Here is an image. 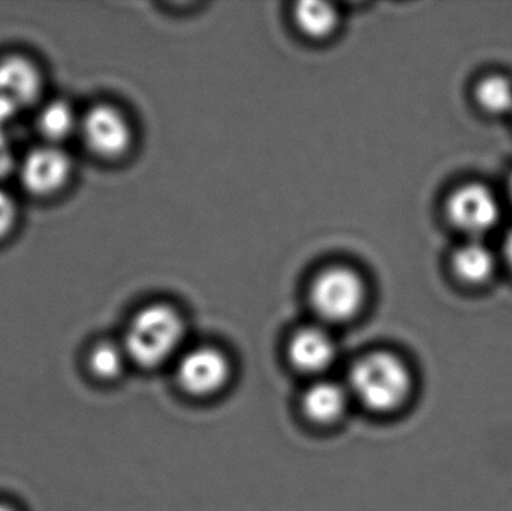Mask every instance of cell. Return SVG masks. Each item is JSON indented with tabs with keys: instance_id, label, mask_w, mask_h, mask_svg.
<instances>
[{
	"instance_id": "cell-1",
	"label": "cell",
	"mask_w": 512,
	"mask_h": 511,
	"mask_svg": "<svg viewBox=\"0 0 512 511\" xmlns=\"http://www.w3.org/2000/svg\"><path fill=\"white\" fill-rule=\"evenodd\" d=\"M349 395L376 414L394 413L411 398L414 377L397 354L373 351L360 357L349 369Z\"/></svg>"
},
{
	"instance_id": "cell-2",
	"label": "cell",
	"mask_w": 512,
	"mask_h": 511,
	"mask_svg": "<svg viewBox=\"0 0 512 511\" xmlns=\"http://www.w3.org/2000/svg\"><path fill=\"white\" fill-rule=\"evenodd\" d=\"M185 323L182 315L168 305L141 309L126 327L122 347L129 362L144 369L158 368L182 347Z\"/></svg>"
},
{
	"instance_id": "cell-3",
	"label": "cell",
	"mask_w": 512,
	"mask_h": 511,
	"mask_svg": "<svg viewBox=\"0 0 512 511\" xmlns=\"http://www.w3.org/2000/svg\"><path fill=\"white\" fill-rule=\"evenodd\" d=\"M366 302V285L349 267H330L316 276L310 287V305L327 324L354 320Z\"/></svg>"
},
{
	"instance_id": "cell-4",
	"label": "cell",
	"mask_w": 512,
	"mask_h": 511,
	"mask_svg": "<svg viewBox=\"0 0 512 511\" xmlns=\"http://www.w3.org/2000/svg\"><path fill=\"white\" fill-rule=\"evenodd\" d=\"M84 146L101 159H119L132 146V128L119 108L110 104L93 105L80 119Z\"/></svg>"
},
{
	"instance_id": "cell-5",
	"label": "cell",
	"mask_w": 512,
	"mask_h": 511,
	"mask_svg": "<svg viewBox=\"0 0 512 511\" xmlns=\"http://www.w3.org/2000/svg\"><path fill=\"white\" fill-rule=\"evenodd\" d=\"M231 362L215 347H197L186 351L177 362L179 386L195 398L218 395L231 378Z\"/></svg>"
},
{
	"instance_id": "cell-6",
	"label": "cell",
	"mask_w": 512,
	"mask_h": 511,
	"mask_svg": "<svg viewBox=\"0 0 512 511\" xmlns=\"http://www.w3.org/2000/svg\"><path fill=\"white\" fill-rule=\"evenodd\" d=\"M18 171L21 185L29 194L51 197L62 191L71 179V156L62 147L45 143L24 156Z\"/></svg>"
},
{
	"instance_id": "cell-7",
	"label": "cell",
	"mask_w": 512,
	"mask_h": 511,
	"mask_svg": "<svg viewBox=\"0 0 512 511\" xmlns=\"http://www.w3.org/2000/svg\"><path fill=\"white\" fill-rule=\"evenodd\" d=\"M450 221L471 234L486 233L498 224L501 206L486 186L471 183L454 191L447 204Z\"/></svg>"
},
{
	"instance_id": "cell-8",
	"label": "cell",
	"mask_w": 512,
	"mask_h": 511,
	"mask_svg": "<svg viewBox=\"0 0 512 511\" xmlns=\"http://www.w3.org/2000/svg\"><path fill=\"white\" fill-rule=\"evenodd\" d=\"M42 93V74L29 57L9 54L0 59V101L14 110L27 108Z\"/></svg>"
},
{
	"instance_id": "cell-9",
	"label": "cell",
	"mask_w": 512,
	"mask_h": 511,
	"mask_svg": "<svg viewBox=\"0 0 512 511\" xmlns=\"http://www.w3.org/2000/svg\"><path fill=\"white\" fill-rule=\"evenodd\" d=\"M336 356V342L322 327H304L288 344V359L295 371L312 377L325 374L336 362Z\"/></svg>"
},
{
	"instance_id": "cell-10",
	"label": "cell",
	"mask_w": 512,
	"mask_h": 511,
	"mask_svg": "<svg viewBox=\"0 0 512 511\" xmlns=\"http://www.w3.org/2000/svg\"><path fill=\"white\" fill-rule=\"evenodd\" d=\"M351 399L348 387L337 381L319 378L301 396V410L306 419L315 425H334L345 416Z\"/></svg>"
},
{
	"instance_id": "cell-11",
	"label": "cell",
	"mask_w": 512,
	"mask_h": 511,
	"mask_svg": "<svg viewBox=\"0 0 512 511\" xmlns=\"http://www.w3.org/2000/svg\"><path fill=\"white\" fill-rule=\"evenodd\" d=\"M36 128L47 144L60 146L80 129V119L66 101H51L39 110Z\"/></svg>"
},
{
	"instance_id": "cell-12",
	"label": "cell",
	"mask_w": 512,
	"mask_h": 511,
	"mask_svg": "<svg viewBox=\"0 0 512 511\" xmlns=\"http://www.w3.org/2000/svg\"><path fill=\"white\" fill-rule=\"evenodd\" d=\"M454 272L469 284H481L492 276L495 270V257L483 243H466L457 249L453 258Z\"/></svg>"
},
{
	"instance_id": "cell-13",
	"label": "cell",
	"mask_w": 512,
	"mask_h": 511,
	"mask_svg": "<svg viewBox=\"0 0 512 511\" xmlns=\"http://www.w3.org/2000/svg\"><path fill=\"white\" fill-rule=\"evenodd\" d=\"M128 363L131 362H129L122 344L99 342V344L93 345L87 353V371L101 383H113V381L119 380Z\"/></svg>"
},
{
	"instance_id": "cell-14",
	"label": "cell",
	"mask_w": 512,
	"mask_h": 511,
	"mask_svg": "<svg viewBox=\"0 0 512 511\" xmlns=\"http://www.w3.org/2000/svg\"><path fill=\"white\" fill-rule=\"evenodd\" d=\"M294 15L301 32L310 38H327L339 23V14L333 5L315 0L298 3Z\"/></svg>"
},
{
	"instance_id": "cell-15",
	"label": "cell",
	"mask_w": 512,
	"mask_h": 511,
	"mask_svg": "<svg viewBox=\"0 0 512 511\" xmlns=\"http://www.w3.org/2000/svg\"><path fill=\"white\" fill-rule=\"evenodd\" d=\"M477 101L492 114H504L512 110V84L501 75L484 78L477 87Z\"/></svg>"
},
{
	"instance_id": "cell-16",
	"label": "cell",
	"mask_w": 512,
	"mask_h": 511,
	"mask_svg": "<svg viewBox=\"0 0 512 511\" xmlns=\"http://www.w3.org/2000/svg\"><path fill=\"white\" fill-rule=\"evenodd\" d=\"M18 218L17 204L5 189L0 188V240L5 239L12 230Z\"/></svg>"
},
{
	"instance_id": "cell-17",
	"label": "cell",
	"mask_w": 512,
	"mask_h": 511,
	"mask_svg": "<svg viewBox=\"0 0 512 511\" xmlns=\"http://www.w3.org/2000/svg\"><path fill=\"white\" fill-rule=\"evenodd\" d=\"M505 255H507L508 263L512 267V233H510V236L507 237V242H505Z\"/></svg>"
},
{
	"instance_id": "cell-18",
	"label": "cell",
	"mask_w": 512,
	"mask_h": 511,
	"mask_svg": "<svg viewBox=\"0 0 512 511\" xmlns=\"http://www.w3.org/2000/svg\"><path fill=\"white\" fill-rule=\"evenodd\" d=\"M0 511H20L9 503H0Z\"/></svg>"
},
{
	"instance_id": "cell-19",
	"label": "cell",
	"mask_w": 512,
	"mask_h": 511,
	"mask_svg": "<svg viewBox=\"0 0 512 511\" xmlns=\"http://www.w3.org/2000/svg\"><path fill=\"white\" fill-rule=\"evenodd\" d=\"M510 194H511V197H512V176H511V179H510Z\"/></svg>"
}]
</instances>
